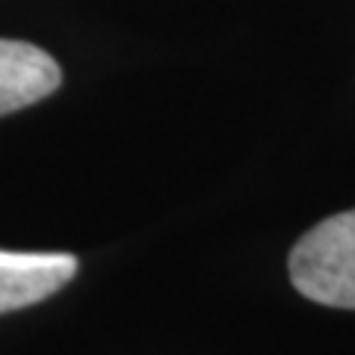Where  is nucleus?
<instances>
[{"instance_id":"2","label":"nucleus","mask_w":355,"mask_h":355,"mask_svg":"<svg viewBox=\"0 0 355 355\" xmlns=\"http://www.w3.org/2000/svg\"><path fill=\"white\" fill-rule=\"evenodd\" d=\"M74 272L77 258L65 252H0V314L48 299Z\"/></svg>"},{"instance_id":"1","label":"nucleus","mask_w":355,"mask_h":355,"mask_svg":"<svg viewBox=\"0 0 355 355\" xmlns=\"http://www.w3.org/2000/svg\"><path fill=\"white\" fill-rule=\"evenodd\" d=\"M291 282L311 302L355 311V210L314 225L291 252Z\"/></svg>"},{"instance_id":"3","label":"nucleus","mask_w":355,"mask_h":355,"mask_svg":"<svg viewBox=\"0 0 355 355\" xmlns=\"http://www.w3.org/2000/svg\"><path fill=\"white\" fill-rule=\"evenodd\" d=\"M60 83L62 71L51 53L30 42L0 39V116L42 101Z\"/></svg>"}]
</instances>
